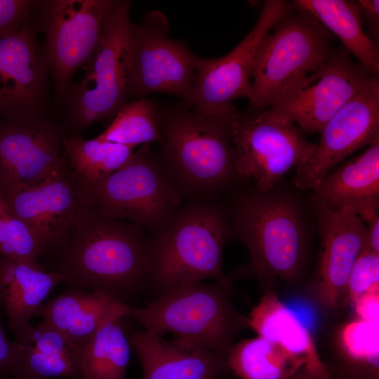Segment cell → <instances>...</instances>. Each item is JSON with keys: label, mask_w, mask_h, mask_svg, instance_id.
<instances>
[{"label": "cell", "mask_w": 379, "mask_h": 379, "mask_svg": "<svg viewBox=\"0 0 379 379\" xmlns=\"http://www.w3.org/2000/svg\"><path fill=\"white\" fill-rule=\"evenodd\" d=\"M55 270L71 288L129 305L148 291L150 234L128 221L106 218L91 204L80 213Z\"/></svg>", "instance_id": "1"}, {"label": "cell", "mask_w": 379, "mask_h": 379, "mask_svg": "<svg viewBox=\"0 0 379 379\" xmlns=\"http://www.w3.org/2000/svg\"><path fill=\"white\" fill-rule=\"evenodd\" d=\"M237 108L204 113L183 103L159 109L157 157L184 201L218 202L238 179L231 140Z\"/></svg>", "instance_id": "2"}, {"label": "cell", "mask_w": 379, "mask_h": 379, "mask_svg": "<svg viewBox=\"0 0 379 379\" xmlns=\"http://www.w3.org/2000/svg\"><path fill=\"white\" fill-rule=\"evenodd\" d=\"M230 237V219L220 203L184 201L162 230L150 234L148 291L158 297L206 279L230 283L222 269Z\"/></svg>", "instance_id": "3"}, {"label": "cell", "mask_w": 379, "mask_h": 379, "mask_svg": "<svg viewBox=\"0 0 379 379\" xmlns=\"http://www.w3.org/2000/svg\"><path fill=\"white\" fill-rule=\"evenodd\" d=\"M231 237L247 248L252 273L263 284H293L305 267L308 240L302 213L284 194L244 192L230 220Z\"/></svg>", "instance_id": "4"}, {"label": "cell", "mask_w": 379, "mask_h": 379, "mask_svg": "<svg viewBox=\"0 0 379 379\" xmlns=\"http://www.w3.org/2000/svg\"><path fill=\"white\" fill-rule=\"evenodd\" d=\"M230 290V283L218 281L190 283L134 307L131 317L150 333H173L225 361L236 337L248 328L246 317L234 307Z\"/></svg>", "instance_id": "5"}, {"label": "cell", "mask_w": 379, "mask_h": 379, "mask_svg": "<svg viewBox=\"0 0 379 379\" xmlns=\"http://www.w3.org/2000/svg\"><path fill=\"white\" fill-rule=\"evenodd\" d=\"M262 39L254 58L247 110L270 107L288 86L318 68L331 51L329 31L306 11L293 8Z\"/></svg>", "instance_id": "6"}, {"label": "cell", "mask_w": 379, "mask_h": 379, "mask_svg": "<svg viewBox=\"0 0 379 379\" xmlns=\"http://www.w3.org/2000/svg\"><path fill=\"white\" fill-rule=\"evenodd\" d=\"M84 185L91 205L99 213L137 225L149 234L162 230L184 202L149 144L133 151L106 178Z\"/></svg>", "instance_id": "7"}, {"label": "cell", "mask_w": 379, "mask_h": 379, "mask_svg": "<svg viewBox=\"0 0 379 379\" xmlns=\"http://www.w3.org/2000/svg\"><path fill=\"white\" fill-rule=\"evenodd\" d=\"M231 140L238 179L253 180L262 192L271 191L291 168L307 162L317 147L288 115L272 107L239 113Z\"/></svg>", "instance_id": "8"}, {"label": "cell", "mask_w": 379, "mask_h": 379, "mask_svg": "<svg viewBox=\"0 0 379 379\" xmlns=\"http://www.w3.org/2000/svg\"><path fill=\"white\" fill-rule=\"evenodd\" d=\"M131 1L117 0L82 79L66 93L71 121L84 128L116 115L129 97L128 34Z\"/></svg>", "instance_id": "9"}, {"label": "cell", "mask_w": 379, "mask_h": 379, "mask_svg": "<svg viewBox=\"0 0 379 379\" xmlns=\"http://www.w3.org/2000/svg\"><path fill=\"white\" fill-rule=\"evenodd\" d=\"M169 23L161 11L147 12L128 34L129 97L165 93L186 102L194 83L199 57L181 41L168 36Z\"/></svg>", "instance_id": "10"}, {"label": "cell", "mask_w": 379, "mask_h": 379, "mask_svg": "<svg viewBox=\"0 0 379 379\" xmlns=\"http://www.w3.org/2000/svg\"><path fill=\"white\" fill-rule=\"evenodd\" d=\"M116 1H37L35 11L45 39L43 55L58 95L66 94L74 72L94 53Z\"/></svg>", "instance_id": "11"}, {"label": "cell", "mask_w": 379, "mask_h": 379, "mask_svg": "<svg viewBox=\"0 0 379 379\" xmlns=\"http://www.w3.org/2000/svg\"><path fill=\"white\" fill-rule=\"evenodd\" d=\"M291 3L267 0L248 34L229 53L218 58H199L187 106L198 111L216 114L233 109L232 102L250 98L251 73L254 58L264 36L292 10Z\"/></svg>", "instance_id": "12"}, {"label": "cell", "mask_w": 379, "mask_h": 379, "mask_svg": "<svg viewBox=\"0 0 379 379\" xmlns=\"http://www.w3.org/2000/svg\"><path fill=\"white\" fill-rule=\"evenodd\" d=\"M373 77L340 47L288 86L270 107L288 115L302 131L319 133Z\"/></svg>", "instance_id": "13"}, {"label": "cell", "mask_w": 379, "mask_h": 379, "mask_svg": "<svg viewBox=\"0 0 379 379\" xmlns=\"http://www.w3.org/2000/svg\"><path fill=\"white\" fill-rule=\"evenodd\" d=\"M12 211L29 227L42 253L66 246L81 211L91 204L83 182L67 159L41 183L1 194Z\"/></svg>", "instance_id": "14"}, {"label": "cell", "mask_w": 379, "mask_h": 379, "mask_svg": "<svg viewBox=\"0 0 379 379\" xmlns=\"http://www.w3.org/2000/svg\"><path fill=\"white\" fill-rule=\"evenodd\" d=\"M319 133L314 154L295 169L293 181L300 189H315L349 154L379 140L378 77H373Z\"/></svg>", "instance_id": "15"}, {"label": "cell", "mask_w": 379, "mask_h": 379, "mask_svg": "<svg viewBox=\"0 0 379 379\" xmlns=\"http://www.w3.org/2000/svg\"><path fill=\"white\" fill-rule=\"evenodd\" d=\"M48 72L30 21L0 37V121L45 117Z\"/></svg>", "instance_id": "16"}, {"label": "cell", "mask_w": 379, "mask_h": 379, "mask_svg": "<svg viewBox=\"0 0 379 379\" xmlns=\"http://www.w3.org/2000/svg\"><path fill=\"white\" fill-rule=\"evenodd\" d=\"M62 131L46 117L0 121V193L36 186L65 161Z\"/></svg>", "instance_id": "17"}, {"label": "cell", "mask_w": 379, "mask_h": 379, "mask_svg": "<svg viewBox=\"0 0 379 379\" xmlns=\"http://www.w3.org/2000/svg\"><path fill=\"white\" fill-rule=\"evenodd\" d=\"M317 211L320 248L312 287L318 302L335 311L349 303L348 279L365 248L366 226L348 208Z\"/></svg>", "instance_id": "18"}, {"label": "cell", "mask_w": 379, "mask_h": 379, "mask_svg": "<svg viewBox=\"0 0 379 379\" xmlns=\"http://www.w3.org/2000/svg\"><path fill=\"white\" fill-rule=\"evenodd\" d=\"M142 371V379H218L227 369L216 352L192 342L145 330L128 337Z\"/></svg>", "instance_id": "19"}, {"label": "cell", "mask_w": 379, "mask_h": 379, "mask_svg": "<svg viewBox=\"0 0 379 379\" xmlns=\"http://www.w3.org/2000/svg\"><path fill=\"white\" fill-rule=\"evenodd\" d=\"M8 326L15 335L18 354L14 379H80L83 346L44 321L36 326L25 320L8 321Z\"/></svg>", "instance_id": "20"}, {"label": "cell", "mask_w": 379, "mask_h": 379, "mask_svg": "<svg viewBox=\"0 0 379 379\" xmlns=\"http://www.w3.org/2000/svg\"><path fill=\"white\" fill-rule=\"evenodd\" d=\"M312 202L317 211L348 208L366 223L378 215L379 140L329 172L314 189Z\"/></svg>", "instance_id": "21"}, {"label": "cell", "mask_w": 379, "mask_h": 379, "mask_svg": "<svg viewBox=\"0 0 379 379\" xmlns=\"http://www.w3.org/2000/svg\"><path fill=\"white\" fill-rule=\"evenodd\" d=\"M133 308L101 293L71 288L44 302L36 316L84 347L104 322L131 316Z\"/></svg>", "instance_id": "22"}, {"label": "cell", "mask_w": 379, "mask_h": 379, "mask_svg": "<svg viewBox=\"0 0 379 379\" xmlns=\"http://www.w3.org/2000/svg\"><path fill=\"white\" fill-rule=\"evenodd\" d=\"M246 324L258 336L302 358L305 367L311 372L324 377L330 375L310 331L274 291H265L246 317Z\"/></svg>", "instance_id": "23"}, {"label": "cell", "mask_w": 379, "mask_h": 379, "mask_svg": "<svg viewBox=\"0 0 379 379\" xmlns=\"http://www.w3.org/2000/svg\"><path fill=\"white\" fill-rule=\"evenodd\" d=\"M62 282L57 272L0 255V299L8 321H28L36 316L51 291Z\"/></svg>", "instance_id": "24"}, {"label": "cell", "mask_w": 379, "mask_h": 379, "mask_svg": "<svg viewBox=\"0 0 379 379\" xmlns=\"http://www.w3.org/2000/svg\"><path fill=\"white\" fill-rule=\"evenodd\" d=\"M295 10L310 13L343 42L359 64L371 75H379L378 46L362 29L361 16L357 1L347 0H295Z\"/></svg>", "instance_id": "25"}, {"label": "cell", "mask_w": 379, "mask_h": 379, "mask_svg": "<svg viewBox=\"0 0 379 379\" xmlns=\"http://www.w3.org/2000/svg\"><path fill=\"white\" fill-rule=\"evenodd\" d=\"M305 363L302 358L263 338L234 343L226 359V368L239 379H288Z\"/></svg>", "instance_id": "26"}, {"label": "cell", "mask_w": 379, "mask_h": 379, "mask_svg": "<svg viewBox=\"0 0 379 379\" xmlns=\"http://www.w3.org/2000/svg\"><path fill=\"white\" fill-rule=\"evenodd\" d=\"M121 319L104 322L84 345L80 379H125L131 347Z\"/></svg>", "instance_id": "27"}, {"label": "cell", "mask_w": 379, "mask_h": 379, "mask_svg": "<svg viewBox=\"0 0 379 379\" xmlns=\"http://www.w3.org/2000/svg\"><path fill=\"white\" fill-rule=\"evenodd\" d=\"M62 138L67 161L85 185L98 182L112 174L135 148L97 138L86 140L79 136L68 137L63 132Z\"/></svg>", "instance_id": "28"}, {"label": "cell", "mask_w": 379, "mask_h": 379, "mask_svg": "<svg viewBox=\"0 0 379 379\" xmlns=\"http://www.w3.org/2000/svg\"><path fill=\"white\" fill-rule=\"evenodd\" d=\"M159 109L155 102L145 97L126 102L96 138L133 147L159 142Z\"/></svg>", "instance_id": "29"}, {"label": "cell", "mask_w": 379, "mask_h": 379, "mask_svg": "<svg viewBox=\"0 0 379 379\" xmlns=\"http://www.w3.org/2000/svg\"><path fill=\"white\" fill-rule=\"evenodd\" d=\"M338 341L349 364L364 375H378L379 322L350 321L341 327Z\"/></svg>", "instance_id": "30"}, {"label": "cell", "mask_w": 379, "mask_h": 379, "mask_svg": "<svg viewBox=\"0 0 379 379\" xmlns=\"http://www.w3.org/2000/svg\"><path fill=\"white\" fill-rule=\"evenodd\" d=\"M41 253L31 230L12 211L0 193V255L43 268L38 261Z\"/></svg>", "instance_id": "31"}, {"label": "cell", "mask_w": 379, "mask_h": 379, "mask_svg": "<svg viewBox=\"0 0 379 379\" xmlns=\"http://www.w3.org/2000/svg\"><path fill=\"white\" fill-rule=\"evenodd\" d=\"M347 291L350 304L366 293L379 291V253L363 249L351 271Z\"/></svg>", "instance_id": "32"}, {"label": "cell", "mask_w": 379, "mask_h": 379, "mask_svg": "<svg viewBox=\"0 0 379 379\" xmlns=\"http://www.w3.org/2000/svg\"><path fill=\"white\" fill-rule=\"evenodd\" d=\"M37 1L0 0V37L30 21Z\"/></svg>", "instance_id": "33"}, {"label": "cell", "mask_w": 379, "mask_h": 379, "mask_svg": "<svg viewBox=\"0 0 379 379\" xmlns=\"http://www.w3.org/2000/svg\"><path fill=\"white\" fill-rule=\"evenodd\" d=\"M17 366L18 354L15 343L6 337L0 317V379H14Z\"/></svg>", "instance_id": "34"}, {"label": "cell", "mask_w": 379, "mask_h": 379, "mask_svg": "<svg viewBox=\"0 0 379 379\" xmlns=\"http://www.w3.org/2000/svg\"><path fill=\"white\" fill-rule=\"evenodd\" d=\"M352 305L358 319L379 322V291L366 293L358 297Z\"/></svg>", "instance_id": "35"}, {"label": "cell", "mask_w": 379, "mask_h": 379, "mask_svg": "<svg viewBox=\"0 0 379 379\" xmlns=\"http://www.w3.org/2000/svg\"><path fill=\"white\" fill-rule=\"evenodd\" d=\"M361 16H364L371 33V40L378 46L379 38V1H357Z\"/></svg>", "instance_id": "36"}, {"label": "cell", "mask_w": 379, "mask_h": 379, "mask_svg": "<svg viewBox=\"0 0 379 379\" xmlns=\"http://www.w3.org/2000/svg\"><path fill=\"white\" fill-rule=\"evenodd\" d=\"M365 248L379 253V215L367 222Z\"/></svg>", "instance_id": "37"}, {"label": "cell", "mask_w": 379, "mask_h": 379, "mask_svg": "<svg viewBox=\"0 0 379 379\" xmlns=\"http://www.w3.org/2000/svg\"><path fill=\"white\" fill-rule=\"evenodd\" d=\"M288 379H332L331 375L327 377H324L319 375L317 374H315L308 369H307L305 366H302L300 369H299L294 375H293L291 377H290Z\"/></svg>", "instance_id": "38"}, {"label": "cell", "mask_w": 379, "mask_h": 379, "mask_svg": "<svg viewBox=\"0 0 379 379\" xmlns=\"http://www.w3.org/2000/svg\"><path fill=\"white\" fill-rule=\"evenodd\" d=\"M352 379H379L378 375H356Z\"/></svg>", "instance_id": "39"}, {"label": "cell", "mask_w": 379, "mask_h": 379, "mask_svg": "<svg viewBox=\"0 0 379 379\" xmlns=\"http://www.w3.org/2000/svg\"><path fill=\"white\" fill-rule=\"evenodd\" d=\"M0 307H1V299H0Z\"/></svg>", "instance_id": "40"}]
</instances>
